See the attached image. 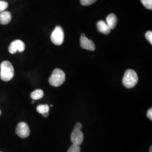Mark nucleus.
Masks as SVG:
<instances>
[{
  "label": "nucleus",
  "instance_id": "obj_1",
  "mask_svg": "<svg viewBox=\"0 0 152 152\" xmlns=\"http://www.w3.org/2000/svg\"><path fill=\"white\" fill-rule=\"evenodd\" d=\"M14 76V69L11 63L4 61L1 64V78L4 81H9Z\"/></svg>",
  "mask_w": 152,
  "mask_h": 152
},
{
  "label": "nucleus",
  "instance_id": "obj_2",
  "mask_svg": "<svg viewBox=\"0 0 152 152\" xmlns=\"http://www.w3.org/2000/svg\"><path fill=\"white\" fill-rule=\"evenodd\" d=\"M138 82V77L136 72L132 69H128L125 72L122 79V83L124 86L127 88L134 87Z\"/></svg>",
  "mask_w": 152,
  "mask_h": 152
},
{
  "label": "nucleus",
  "instance_id": "obj_3",
  "mask_svg": "<svg viewBox=\"0 0 152 152\" xmlns=\"http://www.w3.org/2000/svg\"><path fill=\"white\" fill-rule=\"evenodd\" d=\"M65 81V73L59 68L54 69L49 78L50 84L54 87H59L62 85Z\"/></svg>",
  "mask_w": 152,
  "mask_h": 152
},
{
  "label": "nucleus",
  "instance_id": "obj_4",
  "mask_svg": "<svg viewBox=\"0 0 152 152\" xmlns=\"http://www.w3.org/2000/svg\"><path fill=\"white\" fill-rule=\"evenodd\" d=\"M82 125L81 123H77L74 129L71 134V140L72 142L74 144L80 145L83 141V134L81 129Z\"/></svg>",
  "mask_w": 152,
  "mask_h": 152
},
{
  "label": "nucleus",
  "instance_id": "obj_5",
  "mask_svg": "<svg viewBox=\"0 0 152 152\" xmlns=\"http://www.w3.org/2000/svg\"><path fill=\"white\" fill-rule=\"evenodd\" d=\"M64 33L63 28L57 26L55 28L51 36V40L55 45H61L64 42Z\"/></svg>",
  "mask_w": 152,
  "mask_h": 152
},
{
  "label": "nucleus",
  "instance_id": "obj_6",
  "mask_svg": "<svg viewBox=\"0 0 152 152\" xmlns=\"http://www.w3.org/2000/svg\"><path fill=\"white\" fill-rule=\"evenodd\" d=\"M16 134L21 138L28 137L30 134V129L27 124L24 122L19 123L16 127Z\"/></svg>",
  "mask_w": 152,
  "mask_h": 152
},
{
  "label": "nucleus",
  "instance_id": "obj_7",
  "mask_svg": "<svg viewBox=\"0 0 152 152\" xmlns=\"http://www.w3.org/2000/svg\"><path fill=\"white\" fill-rule=\"evenodd\" d=\"M26 46L24 43L20 40H15L11 42L9 48V51L10 54H14L16 53L18 50L20 52H23L24 51Z\"/></svg>",
  "mask_w": 152,
  "mask_h": 152
},
{
  "label": "nucleus",
  "instance_id": "obj_8",
  "mask_svg": "<svg viewBox=\"0 0 152 152\" xmlns=\"http://www.w3.org/2000/svg\"><path fill=\"white\" fill-rule=\"evenodd\" d=\"M80 45L82 49L90 51H94L95 50V45L94 42L92 40L88 39L83 33L82 34L80 38Z\"/></svg>",
  "mask_w": 152,
  "mask_h": 152
},
{
  "label": "nucleus",
  "instance_id": "obj_9",
  "mask_svg": "<svg viewBox=\"0 0 152 152\" xmlns=\"http://www.w3.org/2000/svg\"><path fill=\"white\" fill-rule=\"evenodd\" d=\"M96 27L99 32L104 34H108L110 32V29L107 23L103 20H99L97 23Z\"/></svg>",
  "mask_w": 152,
  "mask_h": 152
},
{
  "label": "nucleus",
  "instance_id": "obj_10",
  "mask_svg": "<svg viewBox=\"0 0 152 152\" xmlns=\"http://www.w3.org/2000/svg\"><path fill=\"white\" fill-rule=\"evenodd\" d=\"M11 20V13L9 11H4L0 12V24L6 25Z\"/></svg>",
  "mask_w": 152,
  "mask_h": 152
},
{
  "label": "nucleus",
  "instance_id": "obj_11",
  "mask_svg": "<svg viewBox=\"0 0 152 152\" xmlns=\"http://www.w3.org/2000/svg\"><path fill=\"white\" fill-rule=\"evenodd\" d=\"M107 24L110 29H113L117 23V18L114 14H110L107 17Z\"/></svg>",
  "mask_w": 152,
  "mask_h": 152
},
{
  "label": "nucleus",
  "instance_id": "obj_12",
  "mask_svg": "<svg viewBox=\"0 0 152 152\" xmlns=\"http://www.w3.org/2000/svg\"><path fill=\"white\" fill-rule=\"evenodd\" d=\"M44 96V91L41 89H37L31 93V97L33 100H39Z\"/></svg>",
  "mask_w": 152,
  "mask_h": 152
},
{
  "label": "nucleus",
  "instance_id": "obj_13",
  "mask_svg": "<svg viewBox=\"0 0 152 152\" xmlns=\"http://www.w3.org/2000/svg\"><path fill=\"white\" fill-rule=\"evenodd\" d=\"M37 111L40 114H43L46 112H49L50 108L48 105H39L37 107Z\"/></svg>",
  "mask_w": 152,
  "mask_h": 152
},
{
  "label": "nucleus",
  "instance_id": "obj_14",
  "mask_svg": "<svg viewBox=\"0 0 152 152\" xmlns=\"http://www.w3.org/2000/svg\"><path fill=\"white\" fill-rule=\"evenodd\" d=\"M144 6L147 9L152 10V0H140Z\"/></svg>",
  "mask_w": 152,
  "mask_h": 152
},
{
  "label": "nucleus",
  "instance_id": "obj_15",
  "mask_svg": "<svg viewBox=\"0 0 152 152\" xmlns=\"http://www.w3.org/2000/svg\"><path fill=\"white\" fill-rule=\"evenodd\" d=\"M80 151L81 148L80 147V145L73 144V145L69 148L67 152H80Z\"/></svg>",
  "mask_w": 152,
  "mask_h": 152
},
{
  "label": "nucleus",
  "instance_id": "obj_16",
  "mask_svg": "<svg viewBox=\"0 0 152 152\" xmlns=\"http://www.w3.org/2000/svg\"><path fill=\"white\" fill-rule=\"evenodd\" d=\"M97 0H81V4L82 5L84 6L91 5L95 2Z\"/></svg>",
  "mask_w": 152,
  "mask_h": 152
},
{
  "label": "nucleus",
  "instance_id": "obj_17",
  "mask_svg": "<svg viewBox=\"0 0 152 152\" xmlns=\"http://www.w3.org/2000/svg\"><path fill=\"white\" fill-rule=\"evenodd\" d=\"M8 7V3L4 1H0V12L5 11Z\"/></svg>",
  "mask_w": 152,
  "mask_h": 152
},
{
  "label": "nucleus",
  "instance_id": "obj_18",
  "mask_svg": "<svg viewBox=\"0 0 152 152\" xmlns=\"http://www.w3.org/2000/svg\"><path fill=\"white\" fill-rule=\"evenodd\" d=\"M145 37L147 40L150 42L151 45H152V31H148L145 33Z\"/></svg>",
  "mask_w": 152,
  "mask_h": 152
},
{
  "label": "nucleus",
  "instance_id": "obj_19",
  "mask_svg": "<svg viewBox=\"0 0 152 152\" xmlns=\"http://www.w3.org/2000/svg\"><path fill=\"white\" fill-rule=\"evenodd\" d=\"M147 117H148V118L149 119V120H151V121H152V108H151L149 109L148 110V112H147Z\"/></svg>",
  "mask_w": 152,
  "mask_h": 152
},
{
  "label": "nucleus",
  "instance_id": "obj_20",
  "mask_svg": "<svg viewBox=\"0 0 152 152\" xmlns=\"http://www.w3.org/2000/svg\"><path fill=\"white\" fill-rule=\"evenodd\" d=\"M42 114V115L44 116V117H48L49 116V112H46V113H44Z\"/></svg>",
  "mask_w": 152,
  "mask_h": 152
},
{
  "label": "nucleus",
  "instance_id": "obj_21",
  "mask_svg": "<svg viewBox=\"0 0 152 152\" xmlns=\"http://www.w3.org/2000/svg\"><path fill=\"white\" fill-rule=\"evenodd\" d=\"M149 152H152V147L151 146L149 148Z\"/></svg>",
  "mask_w": 152,
  "mask_h": 152
},
{
  "label": "nucleus",
  "instance_id": "obj_22",
  "mask_svg": "<svg viewBox=\"0 0 152 152\" xmlns=\"http://www.w3.org/2000/svg\"><path fill=\"white\" fill-rule=\"evenodd\" d=\"M32 103L33 104L34 103V100H33L32 102Z\"/></svg>",
  "mask_w": 152,
  "mask_h": 152
},
{
  "label": "nucleus",
  "instance_id": "obj_23",
  "mask_svg": "<svg viewBox=\"0 0 152 152\" xmlns=\"http://www.w3.org/2000/svg\"><path fill=\"white\" fill-rule=\"evenodd\" d=\"M1 115V110H0V115Z\"/></svg>",
  "mask_w": 152,
  "mask_h": 152
},
{
  "label": "nucleus",
  "instance_id": "obj_24",
  "mask_svg": "<svg viewBox=\"0 0 152 152\" xmlns=\"http://www.w3.org/2000/svg\"></svg>",
  "mask_w": 152,
  "mask_h": 152
}]
</instances>
